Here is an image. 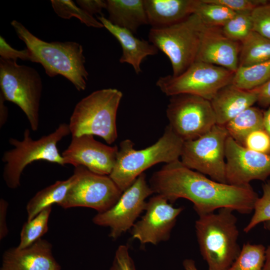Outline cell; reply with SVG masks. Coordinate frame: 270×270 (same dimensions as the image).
I'll return each mask as SVG.
<instances>
[{
    "instance_id": "3957f363",
    "label": "cell",
    "mask_w": 270,
    "mask_h": 270,
    "mask_svg": "<svg viewBox=\"0 0 270 270\" xmlns=\"http://www.w3.org/2000/svg\"><path fill=\"white\" fill-rule=\"evenodd\" d=\"M184 142L168 124L162 136L145 148L136 150L131 140H124L120 143L116 163L109 176L124 192L146 169L157 164L180 160Z\"/></svg>"
},
{
    "instance_id": "836d02e7",
    "label": "cell",
    "mask_w": 270,
    "mask_h": 270,
    "mask_svg": "<svg viewBox=\"0 0 270 270\" xmlns=\"http://www.w3.org/2000/svg\"><path fill=\"white\" fill-rule=\"evenodd\" d=\"M242 146L254 152L270 154V136L264 128L254 130L246 136Z\"/></svg>"
},
{
    "instance_id": "8d00e7d4",
    "label": "cell",
    "mask_w": 270,
    "mask_h": 270,
    "mask_svg": "<svg viewBox=\"0 0 270 270\" xmlns=\"http://www.w3.org/2000/svg\"><path fill=\"white\" fill-rule=\"evenodd\" d=\"M0 55L1 58L16 61L18 58L30 60V52L27 48L18 50L10 46L4 38L0 36Z\"/></svg>"
},
{
    "instance_id": "74e56055",
    "label": "cell",
    "mask_w": 270,
    "mask_h": 270,
    "mask_svg": "<svg viewBox=\"0 0 270 270\" xmlns=\"http://www.w3.org/2000/svg\"><path fill=\"white\" fill-rule=\"evenodd\" d=\"M79 6L93 16L99 14L100 16L103 9H106V0H76Z\"/></svg>"
},
{
    "instance_id": "ee69618b",
    "label": "cell",
    "mask_w": 270,
    "mask_h": 270,
    "mask_svg": "<svg viewBox=\"0 0 270 270\" xmlns=\"http://www.w3.org/2000/svg\"><path fill=\"white\" fill-rule=\"evenodd\" d=\"M185 270H198L195 262L192 259H186L182 262Z\"/></svg>"
},
{
    "instance_id": "b9f144b4",
    "label": "cell",
    "mask_w": 270,
    "mask_h": 270,
    "mask_svg": "<svg viewBox=\"0 0 270 270\" xmlns=\"http://www.w3.org/2000/svg\"><path fill=\"white\" fill-rule=\"evenodd\" d=\"M264 228L270 232V222H264ZM263 270H270V244L266 249Z\"/></svg>"
},
{
    "instance_id": "6da1fadb",
    "label": "cell",
    "mask_w": 270,
    "mask_h": 270,
    "mask_svg": "<svg viewBox=\"0 0 270 270\" xmlns=\"http://www.w3.org/2000/svg\"><path fill=\"white\" fill-rule=\"evenodd\" d=\"M154 193L171 204L180 198L192 202L198 216L228 208L242 214L254 210L258 198L252 186L218 182L185 166L180 160L164 164L149 180Z\"/></svg>"
},
{
    "instance_id": "5bb4252c",
    "label": "cell",
    "mask_w": 270,
    "mask_h": 270,
    "mask_svg": "<svg viewBox=\"0 0 270 270\" xmlns=\"http://www.w3.org/2000/svg\"><path fill=\"white\" fill-rule=\"evenodd\" d=\"M225 156L227 184L247 186L254 180L264 182L270 176V154L246 148L230 136Z\"/></svg>"
},
{
    "instance_id": "277c9868",
    "label": "cell",
    "mask_w": 270,
    "mask_h": 270,
    "mask_svg": "<svg viewBox=\"0 0 270 270\" xmlns=\"http://www.w3.org/2000/svg\"><path fill=\"white\" fill-rule=\"evenodd\" d=\"M228 208L198 216L195 228L200 252L208 270H228L239 255L237 218Z\"/></svg>"
},
{
    "instance_id": "8fae6325",
    "label": "cell",
    "mask_w": 270,
    "mask_h": 270,
    "mask_svg": "<svg viewBox=\"0 0 270 270\" xmlns=\"http://www.w3.org/2000/svg\"><path fill=\"white\" fill-rule=\"evenodd\" d=\"M74 180L64 199L58 205L67 209L92 208L104 212L117 202L122 192L108 175L93 172L86 168H74Z\"/></svg>"
},
{
    "instance_id": "d4e9b609",
    "label": "cell",
    "mask_w": 270,
    "mask_h": 270,
    "mask_svg": "<svg viewBox=\"0 0 270 270\" xmlns=\"http://www.w3.org/2000/svg\"><path fill=\"white\" fill-rule=\"evenodd\" d=\"M270 60V38L252 31L241 43L238 67L252 66Z\"/></svg>"
},
{
    "instance_id": "5b68a950",
    "label": "cell",
    "mask_w": 270,
    "mask_h": 270,
    "mask_svg": "<svg viewBox=\"0 0 270 270\" xmlns=\"http://www.w3.org/2000/svg\"><path fill=\"white\" fill-rule=\"evenodd\" d=\"M122 97L116 88L96 90L76 105L68 124L73 136L84 134L99 136L108 144L118 138L116 118Z\"/></svg>"
},
{
    "instance_id": "f1b7e54d",
    "label": "cell",
    "mask_w": 270,
    "mask_h": 270,
    "mask_svg": "<svg viewBox=\"0 0 270 270\" xmlns=\"http://www.w3.org/2000/svg\"><path fill=\"white\" fill-rule=\"evenodd\" d=\"M266 249L262 244H244L228 270H263Z\"/></svg>"
},
{
    "instance_id": "ac0fdd59",
    "label": "cell",
    "mask_w": 270,
    "mask_h": 270,
    "mask_svg": "<svg viewBox=\"0 0 270 270\" xmlns=\"http://www.w3.org/2000/svg\"><path fill=\"white\" fill-rule=\"evenodd\" d=\"M52 254V245L40 239L22 249L12 248L2 256L0 270H60Z\"/></svg>"
},
{
    "instance_id": "f35d334b",
    "label": "cell",
    "mask_w": 270,
    "mask_h": 270,
    "mask_svg": "<svg viewBox=\"0 0 270 270\" xmlns=\"http://www.w3.org/2000/svg\"><path fill=\"white\" fill-rule=\"evenodd\" d=\"M8 204L4 198L0 200V240L4 238L8 230L6 224V214Z\"/></svg>"
},
{
    "instance_id": "d6a6232c",
    "label": "cell",
    "mask_w": 270,
    "mask_h": 270,
    "mask_svg": "<svg viewBox=\"0 0 270 270\" xmlns=\"http://www.w3.org/2000/svg\"><path fill=\"white\" fill-rule=\"evenodd\" d=\"M251 16L254 31L270 38V0L254 8Z\"/></svg>"
},
{
    "instance_id": "30bf717a",
    "label": "cell",
    "mask_w": 270,
    "mask_h": 270,
    "mask_svg": "<svg viewBox=\"0 0 270 270\" xmlns=\"http://www.w3.org/2000/svg\"><path fill=\"white\" fill-rule=\"evenodd\" d=\"M228 136L224 126L214 125L198 138L184 142L180 161L190 169L227 184L225 146Z\"/></svg>"
},
{
    "instance_id": "8992f818",
    "label": "cell",
    "mask_w": 270,
    "mask_h": 270,
    "mask_svg": "<svg viewBox=\"0 0 270 270\" xmlns=\"http://www.w3.org/2000/svg\"><path fill=\"white\" fill-rule=\"evenodd\" d=\"M70 134L68 124L62 123L54 132L37 140H32L28 128L24 131L22 140L10 138L8 142L14 148L6 151L2 158L5 164L2 176L7 186L12 189L19 187L24 170L34 161L45 160L64 166L57 144Z\"/></svg>"
},
{
    "instance_id": "d590c367",
    "label": "cell",
    "mask_w": 270,
    "mask_h": 270,
    "mask_svg": "<svg viewBox=\"0 0 270 270\" xmlns=\"http://www.w3.org/2000/svg\"><path fill=\"white\" fill-rule=\"evenodd\" d=\"M109 270H136L126 246L120 245L118 247Z\"/></svg>"
},
{
    "instance_id": "83f0119b",
    "label": "cell",
    "mask_w": 270,
    "mask_h": 270,
    "mask_svg": "<svg viewBox=\"0 0 270 270\" xmlns=\"http://www.w3.org/2000/svg\"><path fill=\"white\" fill-rule=\"evenodd\" d=\"M51 211L52 206L48 207L23 224L20 234V242L17 246L18 248L22 249L31 246L47 232Z\"/></svg>"
},
{
    "instance_id": "484cf974",
    "label": "cell",
    "mask_w": 270,
    "mask_h": 270,
    "mask_svg": "<svg viewBox=\"0 0 270 270\" xmlns=\"http://www.w3.org/2000/svg\"><path fill=\"white\" fill-rule=\"evenodd\" d=\"M270 80V60L252 66L238 67L232 84L244 90L256 88Z\"/></svg>"
},
{
    "instance_id": "ffe728a7",
    "label": "cell",
    "mask_w": 270,
    "mask_h": 270,
    "mask_svg": "<svg viewBox=\"0 0 270 270\" xmlns=\"http://www.w3.org/2000/svg\"><path fill=\"white\" fill-rule=\"evenodd\" d=\"M96 18L120 43L122 54L120 62L130 64L136 74L142 72L140 64L146 57L158 54V50L152 44L135 37L127 29L113 24L104 16H97Z\"/></svg>"
},
{
    "instance_id": "7bdbcfd3",
    "label": "cell",
    "mask_w": 270,
    "mask_h": 270,
    "mask_svg": "<svg viewBox=\"0 0 270 270\" xmlns=\"http://www.w3.org/2000/svg\"><path fill=\"white\" fill-rule=\"evenodd\" d=\"M263 126L264 130L270 136V106L264 112Z\"/></svg>"
},
{
    "instance_id": "2e32d148",
    "label": "cell",
    "mask_w": 270,
    "mask_h": 270,
    "mask_svg": "<svg viewBox=\"0 0 270 270\" xmlns=\"http://www.w3.org/2000/svg\"><path fill=\"white\" fill-rule=\"evenodd\" d=\"M118 148L96 140L94 136L84 134L72 137L62 152L64 164L74 168L82 166L97 174L109 176L116 163Z\"/></svg>"
},
{
    "instance_id": "ab89813d",
    "label": "cell",
    "mask_w": 270,
    "mask_h": 270,
    "mask_svg": "<svg viewBox=\"0 0 270 270\" xmlns=\"http://www.w3.org/2000/svg\"><path fill=\"white\" fill-rule=\"evenodd\" d=\"M256 88L258 90V104L263 108L270 106V80Z\"/></svg>"
},
{
    "instance_id": "4fadbf2b",
    "label": "cell",
    "mask_w": 270,
    "mask_h": 270,
    "mask_svg": "<svg viewBox=\"0 0 270 270\" xmlns=\"http://www.w3.org/2000/svg\"><path fill=\"white\" fill-rule=\"evenodd\" d=\"M154 193L144 172L122 192L114 206L96 214L92 222L96 225L109 227V236L116 239L132 227L134 221L145 210V200Z\"/></svg>"
},
{
    "instance_id": "1f68e13d",
    "label": "cell",
    "mask_w": 270,
    "mask_h": 270,
    "mask_svg": "<svg viewBox=\"0 0 270 270\" xmlns=\"http://www.w3.org/2000/svg\"><path fill=\"white\" fill-rule=\"evenodd\" d=\"M262 195L254 204L252 216L244 229L246 233L261 222H270V180L262 184Z\"/></svg>"
},
{
    "instance_id": "d6986e66",
    "label": "cell",
    "mask_w": 270,
    "mask_h": 270,
    "mask_svg": "<svg viewBox=\"0 0 270 270\" xmlns=\"http://www.w3.org/2000/svg\"><path fill=\"white\" fill-rule=\"evenodd\" d=\"M257 88L244 90L232 84L221 88L210 100L216 124L224 126L239 114L257 102Z\"/></svg>"
},
{
    "instance_id": "7402d4cb",
    "label": "cell",
    "mask_w": 270,
    "mask_h": 270,
    "mask_svg": "<svg viewBox=\"0 0 270 270\" xmlns=\"http://www.w3.org/2000/svg\"><path fill=\"white\" fill-rule=\"evenodd\" d=\"M108 20L113 24L133 34L139 27L148 24L144 0H107Z\"/></svg>"
},
{
    "instance_id": "cb8c5ba5",
    "label": "cell",
    "mask_w": 270,
    "mask_h": 270,
    "mask_svg": "<svg viewBox=\"0 0 270 270\" xmlns=\"http://www.w3.org/2000/svg\"><path fill=\"white\" fill-rule=\"evenodd\" d=\"M263 116L264 112L252 106L241 112L224 126L228 136L242 146L245 138L250 133L264 128Z\"/></svg>"
},
{
    "instance_id": "f546056e",
    "label": "cell",
    "mask_w": 270,
    "mask_h": 270,
    "mask_svg": "<svg viewBox=\"0 0 270 270\" xmlns=\"http://www.w3.org/2000/svg\"><path fill=\"white\" fill-rule=\"evenodd\" d=\"M221 29L228 38L242 43L254 31L251 13L236 12Z\"/></svg>"
},
{
    "instance_id": "60d3db41",
    "label": "cell",
    "mask_w": 270,
    "mask_h": 270,
    "mask_svg": "<svg viewBox=\"0 0 270 270\" xmlns=\"http://www.w3.org/2000/svg\"><path fill=\"white\" fill-rule=\"evenodd\" d=\"M5 100L0 94V127L2 128L6 122L8 116V110L4 105Z\"/></svg>"
},
{
    "instance_id": "4316f807",
    "label": "cell",
    "mask_w": 270,
    "mask_h": 270,
    "mask_svg": "<svg viewBox=\"0 0 270 270\" xmlns=\"http://www.w3.org/2000/svg\"><path fill=\"white\" fill-rule=\"evenodd\" d=\"M236 12L210 0H195L193 14H196L206 27H222Z\"/></svg>"
},
{
    "instance_id": "603a6c76",
    "label": "cell",
    "mask_w": 270,
    "mask_h": 270,
    "mask_svg": "<svg viewBox=\"0 0 270 270\" xmlns=\"http://www.w3.org/2000/svg\"><path fill=\"white\" fill-rule=\"evenodd\" d=\"M74 180L72 174L66 180H58L37 192L26 204L27 220H31L44 208L62 202Z\"/></svg>"
},
{
    "instance_id": "52a82bcc",
    "label": "cell",
    "mask_w": 270,
    "mask_h": 270,
    "mask_svg": "<svg viewBox=\"0 0 270 270\" xmlns=\"http://www.w3.org/2000/svg\"><path fill=\"white\" fill-rule=\"evenodd\" d=\"M205 27L199 17L193 14L172 26L150 28L149 41L169 58L172 76L180 74L196 62Z\"/></svg>"
},
{
    "instance_id": "9c48e42d",
    "label": "cell",
    "mask_w": 270,
    "mask_h": 270,
    "mask_svg": "<svg viewBox=\"0 0 270 270\" xmlns=\"http://www.w3.org/2000/svg\"><path fill=\"white\" fill-rule=\"evenodd\" d=\"M234 74L223 67L196 61L178 76L160 77L156 85L168 96L186 94L210 101L221 88L232 84Z\"/></svg>"
},
{
    "instance_id": "e0dca14e",
    "label": "cell",
    "mask_w": 270,
    "mask_h": 270,
    "mask_svg": "<svg viewBox=\"0 0 270 270\" xmlns=\"http://www.w3.org/2000/svg\"><path fill=\"white\" fill-rule=\"evenodd\" d=\"M241 43L228 38L221 27L204 29L196 61L223 67L234 72L239 66Z\"/></svg>"
},
{
    "instance_id": "7c38bea8",
    "label": "cell",
    "mask_w": 270,
    "mask_h": 270,
    "mask_svg": "<svg viewBox=\"0 0 270 270\" xmlns=\"http://www.w3.org/2000/svg\"><path fill=\"white\" fill-rule=\"evenodd\" d=\"M166 114L168 125L184 142L198 138L216 124L210 101L190 94L171 96Z\"/></svg>"
},
{
    "instance_id": "9a60e30c",
    "label": "cell",
    "mask_w": 270,
    "mask_h": 270,
    "mask_svg": "<svg viewBox=\"0 0 270 270\" xmlns=\"http://www.w3.org/2000/svg\"><path fill=\"white\" fill-rule=\"evenodd\" d=\"M183 210L182 207L173 206L163 196L157 194L152 196L146 202L144 214L132 227V238L141 244H156L168 240L177 218Z\"/></svg>"
},
{
    "instance_id": "ba28073f",
    "label": "cell",
    "mask_w": 270,
    "mask_h": 270,
    "mask_svg": "<svg viewBox=\"0 0 270 270\" xmlns=\"http://www.w3.org/2000/svg\"><path fill=\"white\" fill-rule=\"evenodd\" d=\"M0 94L5 100L16 104L25 114L33 131L40 126V104L42 84L34 68L16 61L0 58Z\"/></svg>"
},
{
    "instance_id": "e575fe53",
    "label": "cell",
    "mask_w": 270,
    "mask_h": 270,
    "mask_svg": "<svg viewBox=\"0 0 270 270\" xmlns=\"http://www.w3.org/2000/svg\"><path fill=\"white\" fill-rule=\"evenodd\" d=\"M222 4L236 12H252L258 6L267 0H210Z\"/></svg>"
},
{
    "instance_id": "4dcf8cb0",
    "label": "cell",
    "mask_w": 270,
    "mask_h": 270,
    "mask_svg": "<svg viewBox=\"0 0 270 270\" xmlns=\"http://www.w3.org/2000/svg\"><path fill=\"white\" fill-rule=\"evenodd\" d=\"M52 6L56 13L60 18L69 19L74 16L88 26L102 28L104 25L71 0H52Z\"/></svg>"
},
{
    "instance_id": "7a4b0ae2",
    "label": "cell",
    "mask_w": 270,
    "mask_h": 270,
    "mask_svg": "<svg viewBox=\"0 0 270 270\" xmlns=\"http://www.w3.org/2000/svg\"><path fill=\"white\" fill-rule=\"evenodd\" d=\"M10 24L18 38L26 44L30 61L41 64L49 76L60 74L78 91L86 89L88 74L84 66L82 45L74 42H45L32 34L20 22L14 20Z\"/></svg>"
},
{
    "instance_id": "44dd1931",
    "label": "cell",
    "mask_w": 270,
    "mask_h": 270,
    "mask_svg": "<svg viewBox=\"0 0 270 270\" xmlns=\"http://www.w3.org/2000/svg\"><path fill=\"white\" fill-rule=\"evenodd\" d=\"M195 0H144L148 24L160 28L178 23L193 14Z\"/></svg>"
}]
</instances>
